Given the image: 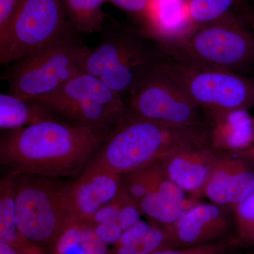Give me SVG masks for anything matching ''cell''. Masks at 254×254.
Instances as JSON below:
<instances>
[{
  "mask_svg": "<svg viewBox=\"0 0 254 254\" xmlns=\"http://www.w3.org/2000/svg\"><path fill=\"white\" fill-rule=\"evenodd\" d=\"M114 129L76 126L60 118L44 120L6 131L0 161L13 176L79 177Z\"/></svg>",
  "mask_w": 254,
  "mask_h": 254,
  "instance_id": "obj_1",
  "label": "cell"
},
{
  "mask_svg": "<svg viewBox=\"0 0 254 254\" xmlns=\"http://www.w3.org/2000/svg\"><path fill=\"white\" fill-rule=\"evenodd\" d=\"M198 145L210 146L206 128L170 126L127 110L123 121L112 131L84 172L103 170L123 177L161 161L182 148Z\"/></svg>",
  "mask_w": 254,
  "mask_h": 254,
  "instance_id": "obj_2",
  "label": "cell"
},
{
  "mask_svg": "<svg viewBox=\"0 0 254 254\" xmlns=\"http://www.w3.org/2000/svg\"><path fill=\"white\" fill-rule=\"evenodd\" d=\"M101 34L98 46L88 50L83 71L99 78L124 98L167 57L153 37L112 18Z\"/></svg>",
  "mask_w": 254,
  "mask_h": 254,
  "instance_id": "obj_3",
  "label": "cell"
},
{
  "mask_svg": "<svg viewBox=\"0 0 254 254\" xmlns=\"http://www.w3.org/2000/svg\"><path fill=\"white\" fill-rule=\"evenodd\" d=\"M163 49L168 56L205 67L237 73L254 67V33L235 14L198 26Z\"/></svg>",
  "mask_w": 254,
  "mask_h": 254,
  "instance_id": "obj_4",
  "label": "cell"
},
{
  "mask_svg": "<svg viewBox=\"0 0 254 254\" xmlns=\"http://www.w3.org/2000/svg\"><path fill=\"white\" fill-rule=\"evenodd\" d=\"M89 49L77 36L65 38L14 62L1 78L7 81L8 93L41 99L83 71Z\"/></svg>",
  "mask_w": 254,
  "mask_h": 254,
  "instance_id": "obj_5",
  "label": "cell"
},
{
  "mask_svg": "<svg viewBox=\"0 0 254 254\" xmlns=\"http://www.w3.org/2000/svg\"><path fill=\"white\" fill-rule=\"evenodd\" d=\"M156 69L171 80L206 115L254 107V79L205 67L167 55Z\"/></svg>",
  "mask_w": 254,
  "mask_h": 254,
  "instance_id": "obj_6",
  "label": "cell"
},
{
  "mask_svg": "<svg viewBox=\"0 0 254 254\" xmlns=\"http://www.w3.org/2000/svg\"><path fill=\"white\" fill-rule=\"evenodd\" d=\"M34 101L66 123L78 127L114 129L127 113L123 96L84 71L58 91Z\"/></svg>",
  "mask_w": 254,
  "mask_h": 254,
  "instance_id": "obj_7",
  "label": "cell"
},
{
  "mask_svg": "<svg viewBox=\"0 0 254 254\" xmlns=\"http://www.w3.org/2000/svg\"><path fill=\"white\" fill-rule=\"evenodd\" d=\"M76 33L60 0H23L0 36V63H14Z\"/></svg>",
  "mask_w": 254,
  "mask_h": 254,
  "instance_id": "obj_8",
  "label": "cell"
},
{
  "mask_svg": "<svg viewBox=\"0 0 254 254\" xmlns=\"http://www.w3.org/2000/svg\"><path fill=\"white\" fill-rule=\"evenodd\" d=\"M14 177L18 231L31 245L48 250L68 224L62 195L64 183L33 175Z\"/></svg>",
  "mask_w": 254,
  "mask_h": 254,
  "instance_id": "obj_9",
  "label": "cell"
},
{
  "mask_svg": "<svg viewBox=\"0 0 254 254\" xmlns=\"http://www.w3.org/2000/svg\"><path fill=\"white\" fill-rule=\"evenodd\" d=\"M128 96L127 110L136 116L170 126L207 128L204 112L156 68Z\"/></svg>",
  "mask_w": 254,
  "mask_h": 254,
  "instance_id": "obj_10",
  "label": "cell"
},
{
  "mask_svg": "<svg viewBox=\"0 0 254 254\" xmlns=\"http://www.w3.org/2000/svg\"><path fill=\"white\" fill-rule=\"evenodd\" d=\"M169 250L213 245L237 239L232 206L200 202L170 226ZM238 240V239H237Z\"/></svg>",
  "mask_w": 254,
  "mask_h": 254,
  "instance_id": "obj_11",
  "label": "cell"
},
{
  "mask_svg": "<svg viewBox=\"0 0 254 254\" xmlns=\"http://www.w3.org/2000/svg\"><path fill=\"white\" fill-rule=\"evenodd\" d=\"M123 179L103 170L84 172L75 181L64 183L62 195L68 224L88 222L123 190Z\"/></svg>",
  "mask_w": 254,
  "mask_h": 254,
  "instance_id": "obj_12",
  "label": "cell"
},
{
  "mask_svg": "<svg viewBox=\"0 0 254 254\" xmlns=\"http://www.w3.org/2000/svg\"><path fill=\"white\" fill-rule=\"evenodd\" d=\"M220 154L209 145L187 147L159 163L169 180L190 196L201 199Z\"/></svg>",
  "mask_w": 254,
  "mask_h": 254,
  "instance_id": "obj_13",
  "label": "cell"
},
{
  "mask_svg": "<svg viewBox=\"0 0 254 254\" xmlns=\"http://www.w3.org/2000/svg\"><path fill=\"white\" fill-rule=\"evenodd\" d=\"M254 187V165L240 153L220 152L204 190V198L217 204L234 205Z\"/></svg>",
  "mask_w": 254,
  "mask_h": 254,
  "instance_id": "obj_14",
  "label": "cell"
},
{
  "mask_svg": "<svg viewBox=\"0 0 254 254\" xmlns=\"http://www.w3.org/2000/svg\"><path fill=\"white\" fill-rule=\"evenodd\" d=\"M206 117L209 143L214 149L240 153L254 148V118L249 110H227Z\"/></svg>",
  "mask_w": 254,
  "mask_h": 254,
  "instance_id": "obj_15",
  "label": "cell"
},
{
  "mask_svg": "<svg viewBox=\"0 0 254 254\" xmlns=\"http://www.w3.org/2000/svg\"><path fill=\"white\" fill-rule=\"evenodd\" d=\"M201 199L187 195L164 176L154 190L138 203L142 214L149 221L164 227L170 226Z\"/></svg>",
  "mask_w": 254,
  "mask_h": 254,
  "instance_id": "obj_16",
  "label": "cell"
},
{
  "mask_svg": "<svg viewBox=\"0 0 254 254\" xmlns=\"http://www.w3.org/2000/svg\"><path fill=\"white\" fill-rule=\"evenodd\" d=\"M190 0H150V17L145 33L165 47L185 38L193 31Z\"/></svg>",
  "mask_w": 254,
  "mask_h": 254,
  "instance_id": "obj_17",
  "label": "cell"
},
{
  "mask_svg": "<svg viewBox=\"0 0 254 254\" xmlns=\"http://www.w3.org/2000/svg\"><path fill=\"white\" fill-rule=\"evenodd\" d=\"M48 252L50 254H110L108 245L98 236L94 226L86 221L67 224Z\"/></svg>",
  "mask_w": 254,
  "mask_h": 254,
  "instance_id": "obj_18",
  "label": "cell"
},
{
  "mask_svg": "<svg viewBox=\"0 0 254 254\" xmlns=\"http://www.w3.org/2000/svg\"><path fill=\"white\" fill-rule=\"evenodd\" d=\"M60 118L44 105L11 94H0V128L10 131L51 119Z\"/></svg>",
  "mask_w": 254,
  "mask_h": 254,
  "instance_id": "obj_19",
  "label": "cell"
},
{
  "mask_svg": "<svg viewBox=\"0 0 254 254\" xmlns=\"http://www.w3.org/2000/svg\"><path fill=\"white\" fill-rule=\"evenodd\" d=\"M163 250H169L165 227L141 220L124 232L113 254H150Z\"/></svg>",
  "mask_w": 254,
  "mask_h": 254,
  "instance_id": "obj_20",
  "label": "cell"
},
{
  "mask_svg": "<svg viewBox=\"0 0 254 254\" xmlns=\"http://www.w3.org/2000/svg\"><path fill=\"white\" fill-rule=\"evenodd\" d=\"M71 27L76 33H101L110 16L103 11L107 0H60Z\"/></svg>",
  "mask_w": 254,
  "mask_h": 254,
  "instance_id": "obj_21",
  "label": "cell"
},
{
  "mask_svg": "<svg viewBox=\"0 0 254 254\" xmlns=\"http://www.w3.org/2000/svg\"><path fill=\"white\" fill-rule=\"evenodd\" d=\"M16 180L11 175L0 182V242L21 249L31 245L18 231L16 223Z\"/></svg>",
  "mask_w": 254,
  "mask_h": 254,
  "instance_id": "obj_22",
  "label": "cell"
},
{
  "mask_svg": "<svg viewBox=\"0 0 254 254\" xmlns=\"http://www.w3.org/2000/svg\"><path fill=\"white\" fill-rule=\"evenodd\" d=\"M241 0H190L189 11L192 28L213 22L232 12Z\"/></svg>",
  "mask_w": 254,
  "mask_h": 254,
  "instance_id": "obj_23",
  "label": "cell"
},
{
  "mask_svg": "<svg viewBox=\"0 0 254 254\" xmlns=\"http://www.w3.org/2000/svg\"><path fill=\"white\" fill-rule=\"evenodd\" d=\"M237 236L242 249L254 246V187L249 194L240 203L232 206Z\"/></svg>",
  "mask_w": 254,
  "mask_h": 254,
  "instance_id": "obj_24",
  "label": "cell"
},
{
  "mask_svg": "<svg viewBox=\"0 0 254 254\" xmlns=\"http://www.w3.org/2000/svg\"><path fill=\"white\" fill-rule=\"evenodd\" d=\"M126 13L145 32L149 23L150 0H107Z\"/></svg>",
  "mask_w": 254,
  "mask_h": 254,
  "instance_id": "obj_25",
  "label": "cell"
},
{
  "mask_svg": "<svg viewBox=\"0 0 254 254\" xmlns=\"http://www.w3.org/2000/svg\"><path fill=\"white\" fill-rule=\"evenodd\" d=\"M242 250L237 239H232L213 244L184 249L157 251L150 254H232Z\"/></svg>",
  "mask_w": 254,
  "mask_h": 254,
  "instance_id": "obj_26",
  "label": "cell"
},
{
  "mask_svg": "<svg viewBox=\"0 0 254 254\" xmlns=\"http://www.w3.org/2000/svg\"><path fill=\"white\" fill-rule=\"evenodd\" d=\"M93 226L98 236L108 246L116 245L125 232L119 220L104 222Z\"/></svg>",
  "mask_w": 254,
  "mask_h": 254,
  "instance_id": "obj_27",
  "label": "cell"
},
{
  "mask_svg": "<svg viewBox=\"0 0 254 254\" xmlns=\"http://www.w3.org/2000/svg\"><path fill=\"white\" fill-rule=\"evenodd\" d=\"M23 0H0V36L6 31Z\"/></svg>",
  "mask_w": 254,
  "mask_h": 254,
  "instance_id": "obj_28",
  "label": "cell"
},
{
  "mask_svg": "<svg viewBox=\"0 0 254 254\" xmlns=\"http://www.w3.org/2000/svg\"><path fill=\"white\" fill-rule=\"evenodd\" d=\"M0 254H23L18 247L0 242Z\"/></svg>",
  "mask_w": 254,
  "mask_h": 254,
  "instance_id": "obj_29",
  "label": "cell"
},
{
  "mask_svg": "<svg viewBox=\"0 0 254 254\" xmlns=\"http://www.w3.org/2000/svg\"><path fill=\"white\" fill-rule=\"evenodd\" d=\"M23 254H46V252L36 246L30 245L21 249Z\"/></svg>",
  "mask_w": 254,
  "mask_h": 254,
  "instance_id": "obj_30",
  "label": "cell"
},
{
  "mask_svg": "<svg viewBox=\"0 0 254 254\" xmlns=\"http://www.w3.org/2000/svg\"><path fill=\"white\" fill-rule=\"evenodd\" d=\"M240 154L249 159L254 165V148H251L250 150H246V151L242 152V153H240Z\"/></svg>",
  "mask_w": 254,
  "mask_h": 254,
  "instance_id": "obj_31",
  "label": "cell"
},
{
  "mask_svg": "<svg viewBox=\"0 0 254 254\" xmlns=\"http://www.w3.org/2000/svg\"><path fill=\"white\" fill-rule=\"evenodd\" d=\"M249 21H250L251 29H252V31H253L254 33V14H251Z\"/></svg>",
  "mask_w": 254,
  "mask_h": 254,
  "instance_id": "obj_32",
  "label": "cell"
},
{
  "mask_svg": "<svg viewBox=\"0 0 254 254\" xmlns=\"http://www.w3.org/2000/svg\"><path fill=\"white\" fill-rule=\"evenodd\" d=\"M248 250H250V252L246 254H254V247H252V248L248 249ZM237 252H238V251H237ZM237 252H235V253L232 254H237Z\"/></svg>",
  "mask_w": 254,
  "mask_h": 254,
  "instance_id": "obj_33",
  "label": "cell"
}]
</instances>
